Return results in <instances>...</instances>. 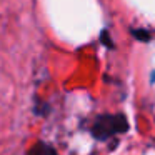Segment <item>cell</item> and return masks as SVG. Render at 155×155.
I'll use <instances>...</instances> for the list:
<instances>
[{
	"label": "cell",
	"instance_id": "cell-2",
	"mask_svg": "<svg viewBox=\"0 0 155 155\" xmlns=\"http://www.w3.org/2000/svg\"><path fill=\"white\" fill-rule=\"evenodd\" d=\"M27 155H58V152L52 147L50 143L45 142H37L30 150L27 152Z\"/></svg>",
	"mask_w": 155,
	"mask_h": 155
},
{
	"label": "cell",
	"instance_id": "cell-3",
	"mask_svg": "<svg viewBox=\"0 0 155 155\" xmlns=\"http://www.w3.org/2000/svg\"><path fill=\"white\" fill-rule=\"evenodd\" d=\"M132 35L140 42H148L150 40V34L145 32V30H132Z\"/></svg>",
	"mask_w": 155,
	"mask_h": 155
},
{
	"label": "cell",
	"instance_id": "cell-1",
	"mask_svg": "<svg viewBox=\"0 0 155 155\" xmlns=\"http://www.w3.org/2000/svg\"><path fill=\"white\" fill-rule=\"evenodd\" d=\"M88 130L95 140L107 142L115 135L125 134L128 130V120L124 114H102L92 120Z\"/></svg>",
	"mask_w": 155,
	"mask_h": 155
},
{
	"label": "cell",
	"instance_id": "cell-4",
	"mask_svg": "<svg viewBox=\"0 0 155 155\" xmlns=\"http://www.w3.org/2000/svg\"><path fill=\"white\" fill-rule=\"evenodd\" d=\"M100 38H102V44H104V45H107L108 48H114V44L110 42V37H108V32H107V30L102 32Z\"/></svg>",
	"mask_w": 155,
	"mask_h": 155
}]
</instances>
